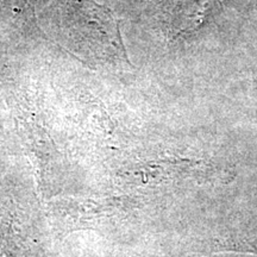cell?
<instances>
[{
    "label": "cell",
    "instance_id": "6da1fadb",
    "mask_svg": "<svg viewBox=\"0 0 257 257\" xmlns=\"http://www.w3.org/2000/svg\"><path fill=\"white\" fill-rule=\"evenodd\" d=\"M54 21L64 48L83 60L130 64L119 19L93 0H55Z\"/></svg>",
    "mask_w": 257,
    "mask_h": 257
},
{
    "label": "cell",
    "instance_id": "7a4b0ae2",
    "mask_svg": "<svg viewBox=\"0 0 257 257\" xmlns=\"http://www.w3.org/2000/svg\"><path fill=\"white\" fill-rule=\"evenodd\" d=\"M248 251L252 252V253H257V248H256V246H252L251 250H248Z\"/></svg>",
    "mask_w": 257,
    "mask_h": 257
}]
</instances>
